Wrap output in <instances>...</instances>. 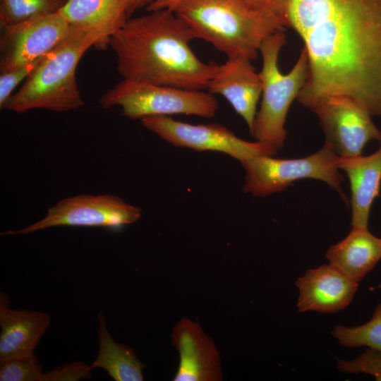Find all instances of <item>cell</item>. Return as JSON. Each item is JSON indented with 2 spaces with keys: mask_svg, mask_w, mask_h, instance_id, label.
<instances>
[{
  "mask_svg": "<svg viewBox=\"0 0 381 381\" xmlns=\"http://www.w3.org/2000/svg\"><path fill=\"white\" fill-rule=\"evenodd\" d=\"M99 102L105 109L119 107L122 114L131 119L172 114L212 118L218 110L216 98L208 92L124 78Z\"/></svg>",
  "mask_w": 381,
  "mask_h": 381,
  "instance_id": "8992f818",
  "label": "cell"
},
{
  "mask_svg": "<svg viewBox=\"0 0 381 381\" xmlns=\"http://www.w3.org/2000/svg\"><path fill=\"white\" fill-rule=\"evenodd\" d=\"M140 120L145 128L176 147L200 152H220L240 162L255 155L277 154L257 140L250 142L238 138L219 124L195 125L164 115L145 116Z\"/></svg>",
  "mask_w": 381,
  "mask_h": 381,
  "instance_id": "9c48e42d",
  "label": "cell"
},
{
  "mask_svg": "<svg viewBox=\"0 0 381 381\" xmlns=\"http://www.w3.org/2000/svg\"><path fill=\"white\" fill-rule=\"evenodd\" d=\"M65 2L63 0H0V27L12 26L57 12Z\"/></svg>",
  "mask_w": 381,
  "mask_h": 381,
  "instance_id": "ffe728a7",
  "label": "cell"
},
{
  "mask_svg": "<svg viewBox=\"0 0 381 381\" xmlns=\"http://www.w3.org/2000/svg\"><path fill=\"white\" fill-rule=\"evenodd\" d=\"M198 37L173 10L159 9L128 18L111 38L118 72L124 79L205 90L218 69L196 56Z\"/></svg>",
  "mask_w": 381,
  "mask_h": 381,
  "instance_id": "7a4b0ae2",
  "label": "cell"
},
{
  "mask_svg": "<svg viewBox=\"0 0 381 381\" xmlns=\"http://www.w3.org/2000/svg\"><path fill=\"white\" fill-rule=\"evenodd\" d=\"M155 1L156 0H133L131 13H133L135 10L145 6L147 7Z\"/></svg>",
  "mask_w": 381,
  "mask_h": 381,
  "instance_id": "83f0119b",
  "label": "cell"
},
{
  "mask_svg": "<svg viewBox=\"0 0 381 381\" xmlns=\"http://www.w3.org/2000/svg\"><path fill=\"white\" fill-rule=\"evenodd\" d=\"M8 296L0 294V362L29 357L50 325L44 312L10 308Z\"/></svg>",
  "mask_w": 381,
  "mask_h": 381,
  "instance_id": "9a60e30c",
  "label": "cell"
},
{
  "mask_svg": "<svg viewBox=\"0 0 381 381\" xmlns=\"http://www.w3.org/2000/svg\"><path fill=\"white\" fill-rule=\"evenodd\" d=\"M285 19L308 55L297 100L346 96L381 116V0H288Z\"/></svg>",
  "mask_w": 381,
  "mask_h": 381,
  "instance_id": "6da1fadb",
  "label": "cell"
},
{
  "mask_svg": "<svg viewBox=\"0 0 381 381\" xmlns=\"http://www.w3.org/2000/svg\"><path fill=\"white\" fill-rule=\"evenodd\" d=\"M318 116L327 143L340 157L362 155L370 140H381V131L372 116L353 99L325 97L310 109Z\"/></svg>",
  "mask_w": 381,
  "mask_h": 381,
  "instance_id": "30bf717a",
  "label": "cell"
},
{
  "mask_svg": "<svg viewBox=\"0 0 381 381\" xmlns=\"http://www.w3.org/2000/svg\"><path fill=\"white\" fill-rule=\"evenodd\" d=\"M326 258L329 264L359 283L381 259V238L368 229L352 228L345 238L328 248Z\"/></svg>",
  "mask_w": 381,
  "mask_h": 381,
  "instance_id": "ac0fdd59",
  "label": "cell"
},
{
  "mask_svg": "<svg viewBox=\"0 0 381 381\" xmlns=\"http://www.w3.org/2000/svg\"><path fill=\"white\" fill-rule=\"evenodd\" d=\"M171 341L179 354L174 381L222 380L219 351L198 322L182 318L173 329Z\"/></svg>",
  "mask_w": 381,
  "mask_h": 381,
  "instance_id": "7c38bea8",
  "label": "cell"
},
{
  "mask_svg": "<svg viewBox=\"0 0 381 381\" xmlns=\"http://www.w3.org/2000/svg\"><path fill=\"white\" fill-rule=\"evenodd\" d=\"M250 61L242 56L228 58L224 64L219 65L207 87L208 92L222 95L229 102L245 121L250 133L262 91L260 74Z\"/></svg>",
  "mask_w": 381,
  "mask_h": 381,
  "instance_id": "4fadbf2b",
  "label": "cell"
},
{
  "mask_svg": "<svg viewBox=\"0 0 381 381\" xmlns=\"http://www.w3.org/2000/svg\"><path fill=\"white\" fill-rule=\"evenodd\" d=\"M248 11L264 16L279 17L286 23L285 8L288 0H238Z\"/></svg>",
  "mask_w": 381,
  "mask_h": 381,
  "instance_id": "484cf974",
  "label": "cell"
},
{
  "mask_svg": "<svg viewBox=\"0 0 381 381\" xmlns=\"http://www.w3.org/2000/svg\"><path fill=\"white\" fill-rule=\"evenodd\" d=\"M71 28L58 11L1 28L0 73L44 57L68 35Z\"/></svg>",
  "mask_w": 381,
  "mask_h": 381,
  "instance_id": "8fae6325",
  "label": "cell"
},
{
  "mask_svg": "<svg viewBox=\"0 0 381 381\" xmlns=\"http://www.w3.org/2000/svg\"><path fill=\"white\" fill-rule=\"evenodd\" d=\"M142 209L118 195L82 194L64 198L39 221L1 235H24L55 226L105 227L117 229L138 222Z\"/></svg>",
  "mask_w": 381,
  "mask_h": 381,
  "instance_id": "ba28073f",
  "label": "cell"
},
{
  "mask_svg": "<svg viewBox=\"0 0 381 381\" xmlns=\"http://www.w3.org/2000/svg\"><path fill=\"white\" fill-rule=\"evenodd\" d=\"M285 44L286 35L279 30L269 36L260 47L262 99L250 133L276 153L284 146L287 113L305 85L308 70V55L303 48L290 72L284 74L280 71L278 59Z\"/></svg>",
  "mask_w": 381,
  "mask_h": 381,
  "instance_id": "5b68a950",
  "label": "cell"
},
{
  "mask_svg": "<svg viewBox=\"0 0 381 381\" xmlns=\"http://www.w3.org/2000/svg\"><path fill=\"white\" fill-rule=\"evenodd\" d=\"M195 32L227 58L256 59L263 42L284 30L279 17L253 13L238 0H185L172 9Z\"/></svg>",
  "mask_w": 381,
  "mask_h": 381,
  "instance_id": "3957f363",
  "label": "cell"
},
{
  "mask_svg": "<svg viewBox=\"0 0 381 381\" xmlns=\"http://www.w3.org/2000/svg\"><path fill=\"white\" fill-rule=\"evenodd\" d=\"M332 335L346 347L367 346L381 352V303L375 309L373 317L365 324L348 327L337 325Z\"/></svg>",
  "mask_w": 381,
  "mask_h": 381,
  "instance_id": "44dd1931",
  "label": "cell"
},
{
  "mask_svg": "<svg viewBox=\"0 0 381 381\" xmlns=\"http://www.w3.org/2000/svg\"><path fill=\"white\" fill-rule=\"evenodd\" d=\"M44 57L35 61L24 64L0 74V107L1 109L13 95L17 85L25 80Z\"/></svg>",
  "mask_w": 381,
  "mask_h": 381,
  "instance_id": "cb8c5ba5",
  "label": "cell"
},
{
  "mask_svg": "<svg viewBox=\"0 0 381 381\" xmlns=\"http://www.w3.org/2000/svg\"><path fill=\"white\" fill-rule=\"evenodd\" d=\"M96 44L97 38L91 32L72 26L68 35L44 56L3 109L18 114L33 109L66 112L83 107L76 68L85 52Z\"/></svg>",
  "mask_w": 381,
  "mask_h": 381,
  "instance_id": "277c9868",
  "label": "cell"
},
{
  "mask_svg": "<svg viewBox=\"0 0 381 381\" xmlns=\"http://www.w3.org/2000/svg\"><path fill=\"white\" fill-rule=\"evenodd\" d=\"M296 285L299 312L334 313L351 303L358 283L328 264L308 270Z\"/></svg>",
  "mask_w": 381,
  "mask_h": 381,
  "instance_id": "5bb4252c",
  "label": "cell"
},
{
  "mask_svg": "<svg viewBox=\"0 0 381 381\" xmlns=\"http://www.w3.org/2000/svg\"><path fill=\"white\" fill-rule=\"evenodd\" d=\"M133 0H67L58 12L74 27L91 32L104 49L126 23Z\"/></svg>",
  "mask_w": 381,
  "mask_h": 381,
  "instance_id": "2e32d148",
  "label": "cell"
},
{
  "mask_svg": "<svg viewBox=\"0 0 381 381\" xmlns=\"http://www.w3.org/2000/svg\"><path fill=\"white\" fill-rule=\"evenodd\" d=\"M339 156L326 143L314 154L301 158L279 159L259 155L241 162L245 169L244 193L263 198L284 190L294 182L307 179L324 181L346 201L339 171Z\"/></svg>",
  "mask_w": 381,
  "mask_h": 381,
  "instance_id": "52a82bcc",
  "label": "cell"
},
{
  "mask_svg": "<svg viewBox=\"0 0 381 381\" xmlns=\"http://www.w3.org/2000/svg\"><path fill=\"white\" fill-rule=\"evenodd\" d=\"M43 367L35 354L0 362V381H41Z\"/></svg>",
  "mask_w": 381,
  "mask_h": 381,
  "instance_id": "7402d4cb",
  "label": "cell"
},
{
  "mask_svg": "<svg viewBox=\"0 0 381 381\" xmlns=\"http://www.w3.org/2000/svg\"><path fill=\"white\" fill-rule=\"evenodd\" d=\"M337 368L343 373H368L381 380V352L369 349L353 360H339Z\"/></svg>",
  "mask_w": 381,
  "mask_h": 381,
  "instance_id": "603a6c76",
  "label": "cell"
},
{
  "mask_svg": "<svg viewBox=\"0 0 381 381\" xmlns=\"http://www.w3.org/2000/svg\"><path fill=\"white\" fill-rule=\"evenodd\" d=\"M99 350L92 370L102 368L115 381H143L145 365L131 346L115 341L108 331L104 313H98Z\"/></svg>",
  "mask_w": 381,
  "mask_h": 381,
  "instance_id": "d6986e66",
  "label": "cell"
},
{
  "mask_svg": "<svg viewBox=\"0 0 381 381\" xmlns=\"http://www.w3.org/2000/svg\"><path fill=\"white\" fill-rule=\"evenodd\" d=\"M185 0H156L153 3L147 6L148 11L159 9H171Z\"/></svg>",
  "mask_w": 381,
  "mask_h": 381,
  "instance_id": "4316f807",
  "label": "cell"
},
{
  "mask_svg": "<svg viewBox=\"0 0 381 381\" xmlns=\"http://www.w3.org/2000/svg\"><path fill=\"white\" fill-rule=\"evenodd\" d=\"M378 149L368 156L338 158L339 169L345 171L351 191L352 228L368 229L373 201L381 184V140Z\"/></svg>",
  "mask_w": 381,
  "mask_h": 381,
  "instance_id": "e0dca14e",
  "label": "cell"
},
{
  "mask_svg": "<svg viewBox=\"0 0 381 381\" xmlns=\"http://www.w3.org/2000/svg\"><path fill=\"white\" fill-rule=\"evenodd\" d=\"M63 1H66L67 0H63Z\"/></svg>",
  "mask_w": 381,
  "mask_h": 381,
  "instance_id": "f1b7e54d",
  "label": "cell"
},
{
  "mask_svg": "<svg viewBox=\"0 0 381 381\" xmlns=\"http://www.w3.org/2000/svg\"><path fill=\"white\" fill-rule=\"evenodd\" d=\"M90 365L82 361H73L44 373L41 381H77L91 377Z\"/></svg>",
  "mask_w": 381,
  "mask_h": 381,
  "instance_id": "d4e9b609",
  "label": "cell"
}]
</instances>
